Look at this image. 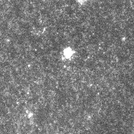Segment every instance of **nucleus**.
Segmentation results:
<instances>
[{"instance_id":"nucleus-1","label":"nucleus","mask_w":134,"mask_h":134,"mask_svg":"<svg viewBox=\"0 0 134 134\" xmlns=\"http://www.w3.org/2000/svg\"><path fill=\"white\" fill-rule=\"evenodd\" d=\"M65 53L64 52V55H65L66 57L67 58H69V57L71 56L72 54V52L69 49L67 50V49L65 50Z\"/></svg>"}]
</instances>
